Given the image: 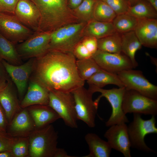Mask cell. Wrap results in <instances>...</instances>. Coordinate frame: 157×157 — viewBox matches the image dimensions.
<instances>
[{
    "label": "cell",
    "instance_id": "cell-1",
    "mask_svg": "<svg viewBox=\"0 0 157 157\" xmlns=\"http://www.w3.org/2000/svg\"><path fill=\"white\" fill-rule=\"evenodd\" d=\"M37 58V82L49 91L71 93L84 86L85 81L78 75L72 53L50 50Z\"/></svg>",
    "mask_w": 157,
    "mask_h": 157
},
{
    "label": "cell",
    "instance_id": "cell-2",
    "mask_svg": "<svg viewBox=\"0 0 157 157\" xmlns=\"http://www.w3.org/2000/svg\"><path fill=\"white\" fill-rule=\"evenodd\" d=\"M40 14L38 31L52 32L60 28L78 22L67 0H30Z\"/></svg>",
    "mask_w": 157,
    "mask_h": 157
},
{
    "label": "cell",
    "instance_id": "cell-3",
    "mask_svg": "<svg viewBox=\"0 0 157 157\" xmlns=\"http://www.w3.org/2000/svg\"><path fill=\"white\" fill-rule=\"evenodd\" d=\"M58 133L53 126L49 124L36 128L28 136L29 156L56 157Z\"/></svg>",
    "mask_w": 157,
    "mask_h": 157
},
{
    "label": "cell",
    "instance_id": "cell-4",
    "mask_svg": "<svg viewBox=\"0 0 157 157\" xmlns=\"http://www.w3.org/2000/svg\"><path fill=\"white\" fill-rule=\"evenodd\" d=\"M132 121L127 126V129L131 147L145 152H155L145 143L144 138L149 134L157 133L155 116L144 120L141 115L134 113Z\"/></svg>",
    "mask_w": 157,
    "mask_h": 157
},
{
    "label": "cell",
    "instance_id": "cell-5",
    "mask_svg": "<svg viewBox=\"0 0 157 157\" xmlns=\"http://www.w3.org/2000/svg\"><path fill=\"white\" fill-rule=\"evenodd\" d=\"M88 89L93 94L97 92L101 93V95L94 101L95 105L97 107L100 100L102 97L105 98L111 105L112 113L110 117L105 123L106 126L109 127L117 124L129 122L122 108L123 98L125 89L124 87L105 89L89 86Z\"/></svg>",
    "mask_w": 157,
    "mask_h": 157
},
{
    "label": "cell",
    "instance_id": "cell-6",
    "mask_svg": "<svg viewBox=\"0 0 157 157\" xmlns=\"http://www.w3.org/2000/svg\"><path fill=\"white\" fill-rule=\"evenodd\" d=\"M48 105L57 113L65 125L73 128L78 127L74 100L72 93L49 91Z\"/></svg>",
    "mask_w": 157,
    "mask_h": 157
},
{
    "label": "cell",
    "instance_id": "cell-7",
    "mask_svg": "<svg viewBox=\"0 0 157 157\" xmlns=\"http://www.w3.org/2000/svg\"><path fill=\"white\" fill-rule=\"evenodd\" d=\"M122 108L126 115L133 113L155 116L157 114V100L146 97L134 90L125 88Z\"/></svg>",
    "mask_w": 157,
    "mask_h": 157
},
{
    "label": "cell",
    "instance_id": "cell-8",
    "mask_svg": "<svg viewBox=\"0 0 157 157\" xmlns=\"http://www.w3.org/2000/svg\"><path fill=\"white\" fill-rule=\"evenodd\" d=\"M71 93L74 100L77 119L83 121L90 128L94 127L98 107L92 100L93 93L84 86L78 88Z\"/></svg>",
    "mask_w": 157,
    "mask_h": 157
},
{
    "label": "cell",
    "instance_id": "cell-9",
    "mask_svg": "<svg viewBox=\"0 0 157 157\" xmlns=\"http://www.w3.org/2000/svg\"><path fill=\"white\" fill-rule=\"evenodd\" d=\"M117 74L126 89L134 90L157 100V86L150 82L142 71L132 69L122 71Z\"/></svg>",
    "mask_w": 157,
    "mask_h": 157
},
{
    "label": "cell",
    "instance_id": "cell-10",
    "mask_svg": "<svg viewBox=\"0 0 157 157\" xmlns=\"http://www.w3.org/2000/svg\"><path fill=\"white\" fill-rule=\"evenodd\" d=\"M51 32L35 31L16 48L20 57L38 58L49 50Z\"/></svg>",
    "mask_w": 157,
    "mask_h": 157
},
{
    "label": "cell",
    "instance_id": "cell-11",
    "mask_svg": "<svg viewBox=\"0 0 157 157\" xmlns=\"http://www.w3.org/2000/svg\"><path fill=\"white\" fill-rule=\"evenodd\" d=\"M92 57L101 69L113 73L134 68L130 59L122 52L110 53L98 49Z\"/></svg>",
    "mask_w": 157,
    "mask_h": 157
},
{
    "label": "cell",
    "instance_id": "cell-12",
    "mask_svg": "<svg viewBox=\"0 0 157 157\" xmlns=\"http://www.w3.org/2000/svg\"><path fill=\"white\" fill-rule=\"evenodd\" d=\"M34 32L14 15L0 13V33L14 44L23 42Z\"/></svg>",
    "mask_w": 157,
    "mask_h": 157
},
{
    "label": "cell",
    "instance_id": "cell-13",
    "mask_svg": "<svg viewBox=\"0 0 157 157\" xmlns=\"http://www.w3.org/2000/svg\"><path fill=\"white\" fill-rule=\"evenodd\" d=\"M109 127L104 135L111 148L121 152L125 157H131V145L126 123Z\"/></svg>",
    "mask_w": 157,
    "mask_h": 157
},
{
    "label": "cell",
    "instance_id": "cell-14",
    "mask_svg": "<svg viewBox=\"0 0 157 157\" xmlns=\"http://www.w3.org/2000/svg\"><path fill=\"white\" fill-rule=\"evenodd\" d=\"M14 16L25 26L38 31L40 19V12L30 0H19L15 10Z\"/></svg>",
    "mask_w": 157,
    "mask_h": 157
},
{
    "label": "cell",
    "instance_id": "cell-15",
    "mask_svg": "<svg viewBox=\"0 0 157 157\" xmlns=\"http://www.w3.org/2000/svg\"><path fill=\"white\" fill-rule=\"evenodd\" d=\"M36 128L27 108H23L9 124L6 132L16 137H28Z\"/></svg>",
    "mask_w": 157,
    "mask_h": 157
},
{
    "label": "cell",
    "instance_id": "cell-16",
    "mask_svg": "<svg viewBox=\"0 0 157 157\" xmlns=\"http://www.w3.org/2000/svg\"><path fill=\"white\" fill-rule=\"evenodd\" d=\"M142 46L152 49L157 48V19H138L134 31Z\"/></svg>",
    "mask_w": 157,
    "mask_h": 157
},
{
    "label": "cell",
    "instance_id": "cell-17",
    "mask_svg": "<svg viewBox=\"0 0 157 157\" xmlns=\"http://www.w3.org/2000/svg\"><path fill=\"white\" fill-rule=\"evenodd\" d=\"M2 60L3 65L15 84L19 95L22 96L33 68V61L29 60L22 65L15 66Z\"/></svg>",
    "mask_w": 157,
    "mask_h": 157
},
{
    "label": "cell",
    "instance_id": "cell-18",
    "mask_svg": "<svg viewBox=\"0 0 157 157\" xmlns=\"http://www.w3.org/2000/svg\"><path fill=\"white\" fill-rule=\"evenodd\" d=\"M49 92L38 82L31 83L20 104L22 108L35 105H48Z\"/></svg>",
    "mask_w": 157,
    "mask_h": 157
},
{
    "label": "cell",
    "instance_id": "cell-19",
    "mask_svg": "<svg viewBox=\"0 0 157 157\" xmlns=\"http://www.w3.org/2000/svg\"><path fill=\"white\" fill-rule=\"evenodd\" d=\"M27 108L36 128L50 124L60 118L57 113L49 105H35Z\"/></svg>",
    "mask_w": 157,
    "mask_h": 157
},
{
    "label": "cell",
    "instance_id": "cell-20",
    "mask_svg": "<svg viewBox=\"0 0 157 157\" xmlns=\"http://www.w3.org/2000/svg\"><path fill=\"white\" fill-rule=\"evenodd\" d=\"M0 104L5 111L8 124L22 109L15 93L8 84L0 91Z\"/></svg>",
    "mask_w": 157,
    "mask_h": 157
},
{
    "label": "cell",
    "instance_id": "cell-21",
    "mask_svg": "<svg viewBox=\"0 0 157 157\" xmlns=\"http://www.w3.org/2000/svg\"><path fill=\"white\" fill-rule=\"evenodd\" d=\"M87 24L78 22L67 25L64 40L61 51L72 53L76 45L84 38L83 31Z\"/></svg>",
    "mask_w": 157,
    "mask_h": 157
},
{
    "label": "cell",
    "instance_id": "cell-22",
    "mask_svg": "<svg viewBox=\"0 0 157 157\" xmlns=\"http://www.w3.org/2000/svg\"><path fill=\"white\" fill-rule=\"evenodd\" d=\"M90 151L85 157H109L112 148L107 141L102 139L97 134L89 133L85 137Z\"/></svg>",
    "mask_w": 157,
    "mask_h": 157
},
{
    "label": "cell",
    "instance_id": "cell-23",
    "mask_svg": "<svg viewBox=\"0 0 157 157\" xmlns=\"http://www.w3.org/2000/svg\"><path fill=\"white\" fill-rule=\"evenodd\" d=\"M121 33L122 52L129 58L134 68H135L138 65L135 58V53L142 45L134 31Z\"/></svg>",
    "mask_w": 157,
    "mask_h": 157
},
{
    "label": "cell",
    "instance_id": "cell-24",
    "mask_svg": "<svg viewBox=\"0 0 157 157\" xmlns=\"http://www.w3.org/2000/svg\"><path fill=\"white\" fill-rule=\"evenodd\" d=\"M117 32L112 22H99L93 19L86 24L83 31V37H91L97 39Z\"/></svg>",
    "mask_w": 157,
    "mask_h": 157
},
{
    "label": "cell",
    "instance_id": "cell-25",
    "mask_svg": "<svg viewBox=\"0 0 157 157\" xmlns=\"http://www.w3.org/2000/svg\"><path fill=\"white\" fill-rule=\"evenodd\" d=\"M89 86L102 88L109 84L124 87L117 74L100 69L86 81Z\"/></svg>",
    "mask_w": 157,
    "mask_h": 157
},
{
    "label": "cell",
    "instance_id": "cell-26",
    "mask_svg": "<svg viewBox=\"0 0 157 157\" xmlns=\"http://www.w3.org/2000/svg\"><path fill=\"white\" fill-rule=\"evenodd\" d=\"M126 13L137 19L157 18V11L146 0H141L130 6Z\"/></svg>",
    "mask_w": 157,
    "mask_h": 157
},
{
    "label": "cell",
    "instance_id": "cell-27",
    "mask_svg": "<svg viewBox=\"0 0 157 157\" xmlns=\"http://www.w3.org/2000/svg\"><path fill=\"white\" fill-rule=\"evenodd\" d=\"M121 33L116 32L97 39L98 49L110 53L122 52Z\"/></svg>",
    "mask_w": 157,
    "mask_h": 157
},
{
    "label": "cell",
    "instance_id": "cell-28",
    "mask_svg": "<svg viewBox=\"0 0 157 157\" xmlns=\"http://www.w3.org/2000/svg\"><path fill=\"white\" fill-rule=\"evenodd\" d=\"M14 44L0 33V60H5L13 63L19 62L20 56Z\"/></svg>",
    "mask_w": 157,
    "mask_h": 157
},
{
    "label": "cell",
    "instance_id": "cell-29",
    "mask_svg": "<svg viewBox=\"0 0 157 157\" xmlns=\"http://www.w3.org/2000/svg\"><path fill=\"white\" fill-rule=\"evenodd\" d=\"M112 23L116 32L123 33L134 31L138 19L126 13L117 15Z\"/></svg>",
    "mask_w": 157,
    "mask_h": 157
},
{
    "label": "cell",
    "instance_id": "cell-30",
    "mask_svg": "<svg viewBox=\"0 0 157 157\" xmlns=\"http://www.w3.org/2000/svg\"><path fill=\"white\" fill-rule=\"evenodd\" d=\"M76 65L79 76L85 81L101 69L92 57L76 60Z\"/></svg>",
    "mask_w": 157,
    "mask_h": 157
},
{
    "label": "cell",
    "instance_id": "cell-31",
    "mask_svg": "<svg viewBox=\"0 0 157 157\" xmlns=\"http://www.w3.org/2000/svg\"><path fill=\"white\" fill-rule=\"evenodd\" d=\"M117 15L105 2L101 0L96 1L93 10L94 19L106 22H112Z\"/></svg>",
    "mask_w": 157,
    "mask_h": 157
},
{
    "label": "cell",
    "instance_id": "cell-32",
    "mask_svg": "<svg viewBox=\"0 0 157 157\" xmlns=\"http://www.w3.org/2000/svg\"><path fill=\"white\" fill-rule=\"evenodd\" d=\"M96 1L83 0L78 7L73 10L79 22L87 24L94 19L93 10Z\"/></svg>",
    "mask_w": 157,
    "mask_h": 157
},
{
    "label": "cell",
    "instance_id": "cell-33",
    "mask_svg": "<svg viewBox=\"0 0 157 157\" xmlns=\"http://www.w3.org/2000/svg\"><path fill=\"white\" fill-rule=\"evenodd\" d=\"M11 151L13 157H30L28 137L17 138Z\"/></svg>",
    "mask_w": 157,
    "mask_h": 157
},
{
    "label": "cell",
    "instance_id": "cell-34",
    "mask_svg": "<svg viewBox=\"0 0 157 157\" xmlns=\"http://www.w3.org/2000/svg\"><path fill=\"white\" fill-rule=\"evenodd\" d=\"M106 3L117 15L126 13L130 6L128 0H101Z\"/></svg>",
    "mask_w": 157,
    "mask_h": 157
},
{
    "label": "cell",
    "instance_id": "cell-35",
    "mask_svg": "<svg viewBox=\"0 0 157 157\" xmlns=\"http://www.w3.org/2000/svg\"><path fill=\"white\" fill-rule=\"evenodd\" d=\"M17 138L7 132L0 131V152L11 151Z\"/></svg>",
    "mask_w": 157,
    "mask_h": 157
},
{
    "label": "cell",
    "instance_id": "cell-36",
    "mask_svg": "<svg viewBox=\"0 0 157 157\" xmlns=\"http://www.w3.org/2000/svg\"><path fill=\"white\" fill-rule=\"evenodd\" d=\"M19 0H0V13L14 15L16 4Z\"/></svg>",
    "mask_w": 157,
    "mask_h": 157
},
{
    "label": "cell",
    "instance_id": "cell-37",
    "mask_svg": "<svg viewBox=\"0 0 157 157\" xmlns=\"http://www.w3.org/2000/svg\"><path fill=\"white\" fill-rule=\"evenodd\" d=\"M73 53L77 59H82L92 57V55L81 42L74 47Z\"/></svg>",
    "mask_w": 157,
    "mask_h": 157
},
{
    "label": "cell",
    "instance_id": "cell-38",
    "mask_svg": "<svg viewBox=\"0 0 157 157\" xmlns=\"http://www.w3.org/2000/svg\"><path fill=\"white\" fill-rule=\"evenodd\" d=\"M81 42L92 55L97 50V39L91 37H84Z\"/></svg>",
    "mask_w": 157,
    "mask_h": 157
},
{
    "label": "cell",
    "instance_id": "cell-39",
    "mask_svg": "<svg viewBox=\"0 0 157 157\" xmlns=\"http://www.w3.org/2000/svg\"><path fill=\"white\" fill-rule=\"evenodd\" d=\"M8 125L5 111L0 104V131L6 132Z\"/></svg>",
    "mask_w": 157,
    "mask_h": 157
},
{
    "label": "cell",
    "instance_id": "cell-40",
    "mask_svg": "<svg viewBox=\"0 0 157 157\" xmlns=\"http://www.w3.org/2000/svg\"><path fill=\"white\" fill-rule=\"evenodd\" d=\"M83 0H67L69 8L72 10L78 7Z\"/></svg>",
    "mask_w": 157,
    "mask_h": 157
},
{
    "label": "cell",
    "instance_id": "cell-41",
    "mask_svg": "<svg viewBox=\"0 0 157 157\" xmlns=\"http://www.w3.org/2000/svg\"><path fill=\"white\" fill-rule=\"evenodd\" d=\"M68 155L63 149L58 148L56 157H72Z\"/></svg>",
    "mask_w": 157,
    "mask_h": 157
},
{
    "label": "cell",
    "instance_id": "cell-42",
    "mask_svg": "<svg viewBox=\"0 0 157 157\" xmlns=\"http://www.w3.org/2000/svg\"><path fill=\"white\" fill-rule=\"evenodd\" d=\"M0 157H13L11 151H5L0 152Z\"/></svg>",
    "mask_w": 157,
    "mask_h": 157
},
{
    "label": "cell",
    "instance_id": "cell-43",
    "mask_svg": "<svg viewBox=\"0 0 157 157\" xmlns=\"http://www.w3.org/2000/svg\"><path fill=\"white\" fill-rule=\"evenodd\" d=\"M157 11V0H146Z\"/></svg>",
    "mask_w": 157,
    "mask_h": 157
},
{
    "label": "cell",
    "instance_id": "cell-44",
    "mask_svg": "<svg viewBox=\"0 0 157 157\" xmlns=\"http://www.w3.org/2000/svg\"><path fill=\"white\" fill-rule=\"evenodd\" d=\"M141 0H128L130 6H134Z\"/></svg>",
    "mask_w": 157,
    "mask_h": 157
},
{
    "label": "cell",
    "instance_id": "cell-45",
    "mask_svg": "<svg viewBox=\"0 0 157 157\" xmlns=\"http://www.w3.org/2000/svg\"><path fill=\"white\" fill-rule=\"evenodd\" d=\"M95 1H98V0H95Z\"/></svg>",
    "mask_w": 157,
    "mask_h": 157
}]
</instances>
